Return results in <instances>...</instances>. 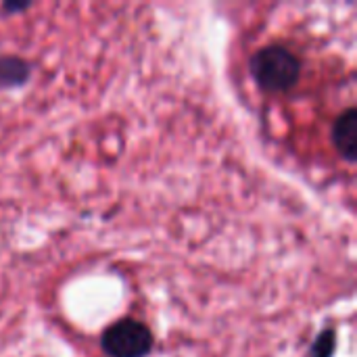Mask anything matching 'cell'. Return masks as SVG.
<instances>
[{
    "label": "cell",
    "mask_w": 357,
    "mask_h": 357,
    "mask_svg": "<svg viewBox=\"0 0 357 357\" xmlns=\"http://www.w3.org/2000/svg\"><path fill=\"white\" fill-rule=\"evenodd\" d=\"M251 75L268 92H287L297 84L301 63L284 46H266L251 56Z\"/></svg>",
    "instance_id": "1"
},
{
    "label": "cell",
    "mask_w": 357,
    "mask_h": 357,
    "mask_svg": "<svg viewBox=\"0 0 357 357\" xmlns=\"http://www.w3.org/2000/svg\"><path fill=\"white\" fill-rule=\"evenodd\" d=\"M29 63L19 59V56H10L4 54L0 56V84L2 86H21L27 82L29 77Z\"/></svg>",
    "instance_id": "4"
},
{
    "label": "cell",
    "mask_w": 357,
    "mask_h": 357,
    "mask_svg": "<svg viewBox=\"0 0 357 357\" xmlns=\"http://www.w3.org/2000/svg\"><path fill=\"white\" fill-rule=\"evenodd\" d=\"M333 142L339 155L347 161L357 159V111L347 109L341 113L333 128Z\"/></svg>",
    "instance_id": "3"
},
{
    "label": "cell",
    "mask_w": 357,
    "mask_h": 357,
    "mask_svg": "<svg viewBox=\"0 0 357 357\" xmlns=\"http://www.w3.org/2000/svg\"><path fill=\"white\" fill-rule=\"evenodd\" d=\"M29 4H4V10H25Z\"/></svg>",
    "instance_id": "6"
},
{
    "label": "cell",
    "mask_w": 357,
    "mask_h": 357,
    "mask_svg": "<svg viewBox=\"0 0 357 357\" xmlns=\"http://www.w3.org/2000/svg\"><path fill=\"white\" fill-rule=\"evenodd\" d=\"M335 347H337V337H335V333H333V331H322V333L318 335V339L314 341L310 356L333 357V354H335Z\"/></svg>",
    "instance_id": "5"
},
{
    "label": "cell",
    "mask_w": 357,
    "mask_h": 357,
    "mask_svg": "<svg viewBox=\"0 0 357 357\" xmlns=\"http://www.w3.org/2000/svg\"><path fill=\"white\" fill-rule=\"evenodd\" d=\"M100 347L109 357H146L153 349V333L146 324L123 318L102 333Z\"/></svg>",
    "instance_id": "2"
}]
</instances>
